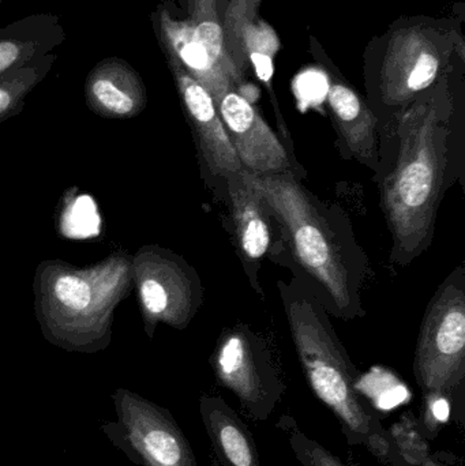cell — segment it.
Returning <instances> with one entry per match:
<instances>
[{
  "mask_svg": "<svg viewBox=\"0 0 465 466\" xmlns=\"http://www.w3.org/2000/svg\"><path fill=\"white\" fill-rule=\"evenodd\" d=\"M87 108L106 119H133L147 104V86L138 71L120 57H106L85 81Z\"/></svg>",
  "mask_w": 465,
  "mask_h": 466,
  "instance_id": "obj_12",
  "label": "cell"
},
{
  "mask_svg": "<svg viewBox=\"0 0 465 466\" xmlns=\"http://www.w3.org/2000/svg\"><path fill=\"white\" fill-rule=\"evenodd\" d=\"M444 32L412 25L390 35L379 76L385 106L404 108L445 76L456 43Z\"/></svg>",
  "mask_w": 465,
  "mask_h": 466,
  "instance_id": "obj_8",
  "label": "cell"
},
{
  "mask_svg": "<svg viewBox=\"0 0 465 466\" xmlns=\"http://www.w3.org/2000/svg\"><path fill=\"white\" fill-rule=\"evenodd\" d=\"M448 454L447 453H436L430 454L429 459L426 460L420 466H452L448 464L447 462Z\"/></svg>",
  "mask_w": 465,
  "mask_h": 466,
  "instance_id": "obj_26",
  "label": "cell"
},
{
  "mask_svg": "<svg viewBox=\"0 0 465 466\" xmlns=\"http://www.w3.org/2000/svg\"><path fill=\"white\" fill-rule=\"evenodd\" d=\"M328 108L347 153L363 166L379 171L381 161L379 119L359 93L335 81L328 90Z\"/></svg>",
  "mask_w": 465,
  "mask_h": 466,
  "instance_id": "obj_13",
  "label": "cell"
},
{
  "mask_svg": "<svg viewBox=\"0 0 465 466\" xmlns=\"http://www.w3.org/2000/svg\"><path fill=\"white\" fill-rule=\"evenodd\" d=\"M278 427L287 435L291 451H294L295 459L302 466H358L341 461L338 456L330 453L321 443L306 435L298 427L297 421L291 416L281 418Z\"/></svg>",
  "mask_w": 465,
  "mask_h": 466,
  "instance_id": "obj_21",
  "label": "cell"
},
{
  "mask_svg": "<svg viewBox=\"0 0 465 466\" xmlns=\"http://www.w3.org/2000/svg\"><path fill=\"white\" fill-rule=\"evenodd\" d=\"M201 416L218 465L261 466L253 434L221 397H202Z\"/></svg>",
  "mask_w": 465,
  "mask_h": 466,
  "instance_id": "obj_16",
  "label": "cell"
},
{
  "mask_svg": "<svg viewBox=\"0 0 465 466\" xmlns=\"http://www.w3.org/2000/svg\"><path fill=\"white\" fill-rule=\"evenodd\" d=\"M298 358L319 401L338 418L349 446H363L387 465L390 437L357 389L359 372L333 330L321 301L300 287L278 282Z\"/></svg>",
  "mask_w": 465,
  "mask_h": 466,
  "instance_id": "obj_3",
  "label": "cell"
},
{
  "mask_svg": "<svg viewBox=\"0 0 465 466\" xmlns=\"http://www.w3.org/2000/svg\"><path fill=\"white\" fill-rule=\"evenodd\" d=\"M67 40L55 14L40 13L14 21L0 29V76L51 54Z\"/></svg>",
  "mask_w": 465,
  "mask_h": 466,
  "instance_id": "obj_15",
  "label": "cell"
},
{
  "mask_svg": "<svg viewBox=\"0 0 465 466\" xmlns=\"http://www.w3.org/2000/svg\"><path fill=\"white\" fill-rule=\"evenodd\" d=\"M218 0H188V18L191 30L197 40L209 52L216 65L234 82L238 93L245 84V74L238 68L237 63L227 48L223 19L217 8Z\"/></svg>",
  "mask_w": 465,
  "mask_h": 466,
  "instance_id": "obj_17",
  "label": "cell"
},
{
  "mask_svg": "<svg viewBox=\"0 0 465 466\" xmlns=\"http://www.w3.org/2000/svg\"><path fill=\"white\" fill-rule=\"evenodd\" d=\"M388 434L407 464L420 466L431 454L429 441L420 430L417 416L412 412L404 413L400 420L388 430Z\"/></svg>",
  "mask_w": 465,
  "mask_h": 466,
  "instance_id": "obj_22",
  "label": "cell"
},
{
  "mask_svg": "<svg viewBox=\"0 0 465 466\" xmlns=\"http://www.w3.org/2000/svg\"><path fill=\"white\" fill-rule=\"evenodd\" d=\"M228 190L229 208L235 227L238 252L245 268L251 273L254 288L257 284V268L264 258L275 251L278 244H286L280 224L270 213L258 191L248 182L245 169L224 180Z\"/></svg>",
  "mask_w": 465,
  "mask_h": 466,
  "instance_id": "obj_11",
  "label": "cell"
},
{
  "mask_svg": "<svg viewBox=\"0 0 465 466\" xmlns=\"http://www.w3.org/2000/svg\"><path fill=\"white\" fill-rule=\"evenodd\" d=\"M56 55L46 54L0 76V123L24 111L27 95L48 76Z\"/></svg>",
  "mask_w": 465,
  "mask_h": 466,
  "instance_id": "obj_18",
  "label": "cell"
},
{
  "mask_svg": "<svg viewBox=\"0 0 465 466\" xmlns=\"http://www.w3.org/2000/svg\"><path fill=\"white\" fill-rule=\"evenodd\" d=\"M245 172L280 224L295 262L316 281L332 311L347 320L365 317L360 290L368 258L343 213L317 198L292 171Z\"/></svg>",
  "mask_w": 465,
  "mask_h": 466,
  "instance_id": "obj_2",
  "label": "cell"
},
{
  "mask_svg": "<svg viewBox=\"0 0 465 466\" xmlns=\"http://www.w3.org/2000/svg\"><path fill=\"white\" fill-rule=\"evenodd\" d=\"M158 41L164 54L174 57L212 96L215 104L224 93L237 90L234 82L221 71L205 46L197 40L187 19H177L167 8L156 14Z\"/></svg>",
  "mask_w": 465,
  "mask_h": 466,
  "instance_id": "obj_14",
  "label": "cell"
},
{
  "mask_svg": "<svg viewBox=\"0 0 465 466\" xmlns=\"http://www.w3.org/2000/svg\"><path fill=\"white\" fill-rule=\"evenodd\" d=\"M262 0H229L226 15L223 19L224 35L227 48L238 68L246 76L248 65L240 49V32L248 24L258 16L259 5Z\"/></svg>",
  "mask_w": 465,
  "mask_h": 466,
  "instance_id": "obj_23",
  "label": "cell"
},
{
  "mask_svg": "<svg viewBox=\"0 0 465 466\" xmlns=\"http://www.w3.org/2000/svg\"><path fill=\"white\" fill-rule=\"evenodd\" d=\"M357 389L377 413L379 410L388 412L395 410L411 399L409 389L401 380L382 367H376L369 374L359 377Z\"/></svg>",
  "mask_w": 465,
  "mask_h": 466,
  "instance_id": "obj_20",
  "label": "cell"
},
{
  "mask_svg": "<svg viewBox=\"0 0 465 466\" xmlns=\"http://www.w3.org/2000/svg\"><path fill=\"white\" fill-rule=\"evenodd\" d=\"M166 57L202 163L218 179L226 180L242 171V164L210 93L174 57L169 55H166Z\"/></svg>",
  "mask_w": 465,
  "mask_h": 466,
  "instance_id": "obj_9",
  "label": "cell"
},
{
  "mask_svg": "<svg viewBox=\"0 0 465 466\" xmlns=\"http://www.w3.org/2000/svg\"><path fill=\"white\" fill-rule=\"evenodd\" d=\"M131 259L114 255L87 268L44 262L35 276V309L44 330L67 333L111 326L114 309L133 281Z\"/></svg>",
  "mask_w": 465,
  "mask_h": 466,
  "instance_id": "obj_4",
  "label": "cell"
},
{
  "mask_svg": "<svg viewBox=\"0 0 465 466\" xmlns=\"http://www.w3.org/2000/svg\"><path fill=\"white\" fill-rule=\"evenodd\" d=\"M216 106L243 169L254 175L292 171L286 147L245 96L229 90Z\"/></svg>",
  "mask_w": 465,
  "mask_h": 466,
  "instance_id": "obj_10",
  "label": "cell"
},
{
  "mask_svg": "<svg viewBox=\"0 0 465 466\" xmlns=\"http://www.w3.org/2000/svg\"><path fill=\"white\" fill-rule=\"evenodd\" d=\"M450 418V394L442 393V391L425 393V404L420 410V418L418 419V421H420V430H422L426 440L430 441L437 438Z\"/></svg>",
  "mask_w": 465,
  "mask_h": 466,
  "instance_id": "obj_24",
  "label": "cell"
},
{
  "mask_svg": "<svg viewBox=\"0 0 465 466\" xmlns=\"http://www.w3.org/2000/svg\"><path fill=\"white\" fill-rule=\"evenodd\" d=\"M240 49L248 66H253L257 76L272 86L273 59L280 49V40L267 22L257 16L240 32Z\"/></svg>",
  "mask_w": 465,
  "mask_h": 466,
  "instance_id": "obj_19",
  "label": "cell"
},
{
  "mask_svg": "<svg viewBox=\"0 0 465 466\" xmlns=\"http://www.w3.org/2000/svg\"><path fill=\"white\" fill-rule=\"evenodd\" d=\"M131 276L150 336L158 323L177 330L187 328L204 301L198 274L168 249L142 247L131 259Z\"/></svg>",
  "mask_w": 465,
  "mask_h": 466,
  "instance_id": "obj_7",
  "label": "cell"
},
{
  "mask_svg": "<svg viewBox=\"0 0 465 466\" xmlns=\"http://www.w3.org/2000/svg\"><path fill=\"white\" fill-rule=\"evenodd\" d=\"M3 0H0V5H2Z\"/></svg>",
  "mask_w": 465,
  "mask_h": 466,
  "instance_id": "obj_27",
  "label": "cell"
},
{
  "mask_svg": "<svg viewBox=\"0 0 465 466\" xmlns=\"http://www.w3.org/2000/svg\"><path fill=\"white\" fill-rule=\"evenodd\" d=\"M452 90L447 74L396 112V156L379 180L381 207L392 235V262L407 265L434 236L450 164Z\"/></svg>",
  "mask_w": 465,
  "mask_h": 466,
  "instance_id": "obj_1",
  "label": "cell"
},
{
  "mask_svg": "<svg viewBox=\"0 0 465 466\" xmlns=\"http://www.w3.org/2000/svg\"><path fill=\"white\" fill-rule=\"evenodd\" d=\"M465 276L456 268L431 299L418 337L414 374L423 393L452 394L465 380Z\"/></svg>",
  "mask_w": 465,
  "mask_h": 466,
  "instance_id": "obj_5",
  "label": "cell"
},
{
  "mask_svg": "<svg viewBox=\"0 0 465 466\" xmlns=\"http://www.w3.org/2000/svg\"><path fill=\"white\" fill-rule=\"evenodd\" d=\"M388 466H412L407 464L403 459H401L400 454H399L398 449L393 445L392 440H390L389 451H388Z\"/></svg>",
  "mask_w": 465,
  "mask_h": 466,
  "instance_id": "obj_25",
  "label": "cell"
},
{
  "mask_svg": "<svg viewBox=\"0 0 465 466\" xmlns=\"http://www.w3.org/2000/svg\"><path fill=\"white\" fill-rule=\"evenodd\" d=\"M216 380L228 389L242 410L257 421H267L283 399L286 385L269 345L246 326L223 331L212 359Z\"/></svg>",
  "mask_w": 465,
  "mask_h": 466,
  "instance_id": "obj_6",
  "label": "cell"
}]
</instances>
